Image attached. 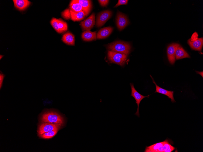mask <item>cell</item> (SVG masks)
I'll list each match as a JSON object with an SVG mask.
<instances>
[{
    "label": "cell",
    "instance_id": "cell-7",
    "mask_svg": "<svg viewBox=\"0 0 203 152\" xmlns=\"http://www.w3.org/2000/svg\"><path fill=\"white\" fill-rule=\"evenodd\" d=\"M112 12L108 10L99 13L96 18V26L98 27L103 26L111 18L112 15Z\"/></svg>",
    "mask_w": 203,
    "mask_h": 152
},
{
    "label": "cell",
    "instance_id": "cell-22",
    "mask_svg": "<svg viewBox=\"0 0 203 152\" xmlns=\"http://www.w3.org/2000/svg\"><path fill=\"white\" fill-rule=\"evenodd\" d=\"M58 131V130H56L46 132L39 137L45 139L51 138L56 134Z\"/></svg>",
    "mask_w": 203,
    "mask_h": 152
},
{
    "label": "cell",
    "instance_id": "cell-2",
    "mask_svg": "<svg viewBox=\"0 0 203 152\" xmlns=\"http://www.w3.org/2000/svg\"><path fill=\"white\" fill-rule=\"evenodd\" d=\"M108 50L128 55L130 53L131 46L128 42L121 41L113 42L106 46Z\"/></svg>",
    "mask_w": 203,
    "mask_h": 152
},
{
    "label": "cell",
    "instance_id": "cell-26",
    "mask_svg": "<svg viewBox=\"0 0 203 152\" xmlns=\"http://www.w3.org/2000/svg\"><path fill=\"white\" fill-rule=\"evenodd\" d=\"M100 4L103 7L106 6L108 4L109 1L107 0H99L98 1Z\"/></svg>",
    "mask_w": 203,
    "mask_h": 152
},
{
    "label": "cell",
    "instance_id": "cell-28",
    "mask_svg": "<svg viewBox=\"0 0 203 152\" xmlns=\"http://www.w3.org/2000/svg\"><path fill=\"white\" fill-rule=\"evenodd\" d=\"M196 72L198 74H200L202 77H203V72H198V71H196Z\"/></svg>",
    "mask_w": 203,
    "mask_h": 152
},
{
    "label": "cell",
    "instance_id": "cell-1",
    "mask_svg": "<svg viewBox=\"0 0 203 152\" xmlns=\"http://www.w3.org/2000/svg\"><path fill=\"white\" fill-rule=\"evenodd\" d=\"M175 149L167 139L149 146H146L144 152H171Z\"/></svg>",
    "mask_w": 203,
    "mask_h": 152
},
{
    "label": "cell",
    "instance_id": "cell-4",
    "mask_svg": "<svg viewBox=\"0 0 203 152\" xmlns=\"http://www.w3.org/2000/svg\"><path fill=\"white\" fill-rule=\"evenodd\" d=\"M128 55L108 50V58L112 62L123 66L125 63Z\"/></svg>",
    "mask_w": 203,
    "mask_h": 152
},
{
    "label": "cell",
    "instance_id": "cell-8",
    "mask_svg": "<svg viewBox=\"0 0 203 152\" xmlns=\"http://www.w3.org/2000/svg\"><path fill=\"white\" fill-rule=\"evenodd\" d=\"M130 84L131 89V96L135 99L136 101V103L137 105V110L135 114L139 117V106L141 100L145 98L149 97L150 95L145 96L141 94L135 89L133 83H130Z\"/></svg>",
    "mask_w": 203,
    "mask_h": 152
},
{
    "label": "cell",
    "instance_id": "cell-15",
    "mask_svg": "<svg viewBox=\"0 0 203 152\" xmlns=\"http://www.w3.org/2000/svg\"><path fill=\"white\" fill-rule=\"evenodd\" d=\"M175 57L177 60L180 59L186 58H190V56L178 44L176 49Z\"/></svg>",
    "mask_w": 203,
    "mask_h": 152
},
{
    "label": "cell",
    "instance_id": "cell-6",
    "mask_svg": "<svg viewBox=\"0 0 203 152\" xmlns=\"http://www.w3.org/2000/svg\"><path fill=\"white\" fill-rule=\"evenodd\" d=\"M50 24L54 29L58 33H63L67 29V23L61 19L53 18L50 21Z\"/></svg>",
    "mask_w": 203,
    "mask_h": 152
},
{
    "label": "cell",
    "instance_id": "cell-17",
    "mask_svg": "<svg viewBox=\"0 0 203 152\" xmlns=\"http://www.w3.org/2000/svg\"><path fill=\"white\" fill-rule=\"evenodd\" d=\"M15 7L20 11L26 9L30 4V2L27 0H13Z\"/></svg>",
    "mask_w": 203,
    "mask_h": 152
},
{
    "label": "cell",
    "instance_id": "cell-20",
    "mask_svg": "<svg viewBox=\"0 0 203 152\" xmlns=\"http://www.w3.org/2000/svg\"><path fill=\"white\" fill-rule=\"evenodd\" d=\"M70 10L71 19L74 21H81L85 17V14L83 11L77 12Z\"/></svg>",
    "mask_w": 203,
    "mask_h": 152
},
{
    "label": "cell",
    "instance_id": "cell-10",
    "mask_svg": "<svg viewBox=\"0 0 203 152\" xmlns=\"http://www.w3.org/2000/svg\"><path fill=\"white\" fill-rule=\"evenodd\" d=\"M95 14L93 13L86 19L81 22L80 23L82 30H90L94 27L95 22Z\"/></svg>",
    "mask_w": 203,
    "mask_h": 152
},
{
    "label": "cell",
    "instance_id": "cell-29",
    "mask_svg": "<svg viewBox=\"0 0 203 152\" xmlns=\"http://www.w3.org/2000/svg\"><path fill=\"white\" fill-rule=\"evenodd\" d=\"M3 55H0V59H1L3 57Z\"/></svg>",
    "mask_w": 203,
    "mask_h": 152
},
{
    "label": "cell",
    "instance_id": "cell-18",
    "mask_svg": "<svg viewBox=\"0 0 203 152\" xmlns=\"http://www.w3.org/2000/svg\"><path fill=\"white\" fill-rule=\"evenodd\" d=\"M97 34L95 32L90 30H86L82 33L81 37L83 40L85 41H92L96 39Z\"/></svg>",
    "mask_w": 203,
    "mask_h": 152
},
{
    "label": "cell",
    "instance_id": "cell-24",
    "mask_svg": "<svg viewBox=\"0 0 203 152\" xmlns=\"http://www.w3.org/2000/svg\"><path fill=\"white\" fill-rule=\"evenodd\" d=\"M128 1V0H119L114 7H117L121 5H126L127 4Z\"/></svg>",
    "mask_w": 203,
    "mask_h": 152
},
{
    "label": "cell",
    "instance_id": "cell-21",
    "mask_svg": "<svg viewBox=\"0 0 203 152\" xmlns=\"http://www.w3.org/2000/svg\"><path fill=\"white\" fill-rule=\"evenodd\" d=\"M70 9L77 12L83 11V8L81 5L76 0H72L70 4Z\"/></svg>",
    "mask_w": 203,
    "mask_h": 152
},
{
    "label": "cell",
    "instance_id": "cell-3",
    "mask_svg": "<svg viewBox=\"0 0 203 152\" xmlns=\"http://www.w3.org/2000/svg\"><path fill=\"white\" fill-rule=\"evenodd\" d=\"M42 122L53 124L63 125V118L58 113L54 111H49L43 114L41 118Z\"/></svg>",
    "mask_w": 203,
    "mask_h": 152
},
{
    "label": "cell",
    "instance_id": "cell-12",
    "mask_svg": "<svg viewBox=\"0 0 203 152\" xmlns=\"http://www.w3.org/2000/svg\"><path fill=\"white\" fill-rule=\"evenodd\" d=\"M150 76L152 79L153 82L155 84L156 86V91L155 93H158L165 95L168 96L169 98L171 99V101L172 102H175V101L174 99V91L168 90L159 86L157 84L152 76L150 75Z\"/></svg>",
    "mask_w": 203,
    "mask_h": 152
},
{
    "label": "cell",
    "instance_id": "cell-23",
    "mask_svg": "<svg viewBox=\"0 0 203 152\" xmlns=\"http://www.w3.org/2000/svg\"><path fill=\"white\" fill-rule=\"evenodd\" d=\"M61 15L63 17L66 19H71L70 10V9H66L62 12Z\"/></svg>",
    "mask_w": 203,
    "mask_h": 152
},
{
    "label": "cell",
    "instance_id": "cell-27",
    "mask_svg": "<svg viewBox=\"0 0 203 152\" xmlns=\"http://www.w3.org/2000/svg\"><path fill=\"white\" fill-rule=\"evenodd\" d=\"M198 34L197 32H195L193 34L190 39L192 41L196 40L198 38Z\"/></svg>",
    "mask_w": 203,
    "mask_h": 152
},
{
    "label": "cell",
    "instance_id": "cell-13",
    "mask_svg": "<svg viewBox=\"0 0 203 152\" xmlns=\"http://www.w3.org/2000/svg\"><path fill=\"white\" fill-rule=\"evenodd\" d=\"M188 43L192 50L201 51L203 45V38H198L193 41L189 39L188 41Z\"/></svg>",
    "mask_w": 203,
    "mask_h": 152
},
{
    "label": "cell",
    "instance_id": "cell-11",
    "mask_svg": "<svg viewBox=\"0 0 203 152\" xmlns=\"http://www.w3.org/2000/svg\"><path fill=\"white\" fill-rule=\"evenodd\" d=\"M178 44L172 43L169 45L167 49L168 60L170 63L173 64L175 61V52Z\"/></svg>",
    "mask_w": 203,
    "mask_h": 152
},
{
    "label": "cell",
    "instance_id": "cell-16",
    "mask_svg": "<svg viewBox=\"0 0 203 152\" xmlns=\"http://www.w3.org/2000/svg\"><path fill=\"white\" fill-rule=\"evenodd\" d=\"M76 1L82 6L85 16H88L92 8L91 1L89 0H76Z\"/></svg>",
    "mask_w": 203,
    "mask_h": 152
},
{
    "label": "cell",
    "instance_id": "cell-19",
    "mask_svg": "<svg viewBox=\"0 0 203 152\" xmlns=\"http://www.w3.org/2000/svg\"><path fill=\"white\" fill-rule=\"evenodd\" d=\"M62 40L64 43L68 45L74 46L75 45L74 36L70 32H68L64 34Z\"/></svg>",
    "mask_w": 203,
    "mask_h": 152
},
{
    "label": "cell",
    "instance_id": "cell-14",
    "mask_svg": "<svg viewBox=\"0 0 203 152\" xmlns=\"http://www.w3.org/2000/svg\"><path fill=\"white\" fill-rule=\"evenodd\" d=\"M113 28L111 27H107L101 29L98 32L96 35V39H102L106 38L112 33Z\"/></svg>",
    "mask_w": 203,
    "mask_h": 152
},
{
    "label": "cell",
    "instance_id": "cell-5",
    "mask_svg": "<svg viewBox=\"0 0 203 152\" xmlns=\"http://www.w3.org/2000/svg\"><path fill=\"white\" fill-rule=\"evenodd\" d=\"M62 125L45 122L42 123L39 125L37 131L38 135L39 136L46 132L56 130H59Z\"/></svg>",
    "mask_w": 203,
    "mask_h": 152
},
{
    "label": "cell",
    "instance_id": "cell-25",
    "mask_svg": "<svg viewBox=\"0 0 203 152\" xmlns=\"http://www.w3.org/2000/svg\"><path fill=\"white\" fill-rule=\"evenodd\" d=\"M5 75L3 74L1 72H0V88L1 87L2 85L3 80L5 77Z\"/></svg>",
    "mask_w": 203,
    "mask_h": 152
},
{
    "label": "cell",
    "instance_id": "cell-9",
    "mask_svg": "<svg viewBox=\"0 0 203 152\" xmlns=\"http://www.w3.org/2000/svg\"><path fill=\"white\" fill-rule=\"evenodd\" d=\"M116 23L118 29L121 31L129 24V22L126 15L118 11L116 15Z\"/></svg>",
    "mask_w": 203,
    "mask_h": 152
}]
</instances>
